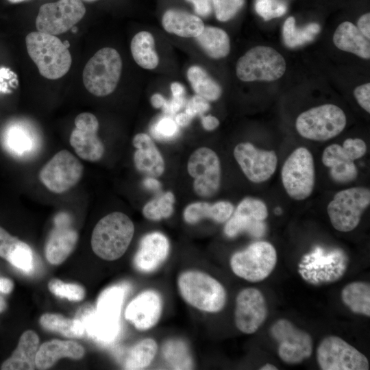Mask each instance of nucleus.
Wrapping results in <instances>:
<instances>
[{"label": "nucleus", "mask_w": 370, "mask_h": 370, "mask_svg": "<svg viewBox=\"0 0 370 370\" xmlns=\"http://www.w3.org/2000/svg\"><path fill=\"white\" fill-rule=\"evenodd\" d=\"M7 308V304L4 299L0 296V312H3Z\"/></svg>", "instance_id": "e2e57ef3"}, {"label": "nucleus", "mask_w": 370, "mask_h": 370, "mask_svg": "<svg viewBox=\"0 0 370 370\" xmlns=\"http://www.w3.org/2000/svg\"><path fill=\"white\" fill-rule=\"evenodd\" d=\"M276 262L277 253L274 247L267 241H257L234 253L230 259V267L237 276L257 282L271 273Z\"/></svg>", "instance_id": "6e6552de"}, {"label": "nucleus", "mask_w": 370, "mask_h": 370, "mask_svg": "<svg viewBox=\"0 0 370 370\" xmlns=\"http://www.w3.org/2000/svg\"><path fill=\"white\" fill-rule=\"evenodd\" d=\"M354 95L358 104L368 113L370 112V84L367 83L357 86Z\"/></svg>", "instance_id": "3c124183"}, {"label": "nucleus", "mask_w": 370, "mask_h": 370, "mask_svg": "<svg viewBox=\"0 0 370 370\" xmlns=\"http://www.w3.org/2000/svg\"><path fill=\"white\" fill-rule=\"evenodd\" d=\"M83 1H88V2H92V1H97V0H83Z\"/></svg>", "instance_id": "774afa93"}, {"label": "nucleus", "mask_w": 370, "mask_h": 370, "mask_svg": "<svg viewBox=\"0 0 370 370\" xmlns=\"http://www.w3.org/2000/svg\"><path fill=\"white\" fill-rule=\"evenodd\" d=\"M333 42L341 50L364 59L370 58L369 40L351 22L345 21L338 26L333 36Z\"/></svg>", "instance_id": "cd10ccee"}, {"label": "nucleus", "mask_w": 370, "mask_h": 370, "mask_svg": "<svg viewBox=\"0 0 370 370\" xmlns=\"http://www.w3.org/2000/svg\"><path fill=\"white\" fill-rule=\"evenodd\" d=\"M39 338L32 330H27L21 336L18 345L10 357L1 366L2 370H32L36 369V356Z\"/></svg>", "instance_id": "a878e982"}, {"label": "nucleus", "mask_w": 370, "mask_h": 370, "mask_svg": "<svg viewBox=\"0 0 370 370\" xmlns=\"http://www.w3.org/2000/svg\"><path fill=\"white\" fill-rule=\"evenodd\" d=\"M13 288L14 283L10 279L0 277V292L9 294Z\"/></svg>", "instance_id": "13d9d810"}, {"label": "nucleus", "mask_w": 370, "mask_h": 370, "mask_svg": "<svg viewBox=\"0 0 370 370\" xmlns=\"http://www.w3.org/2000/svg\"><path fill=\"white\" fill-rule=\"evenodd\" d=\"M125 293V289L121 286L104 290L98 297L95 311L108 319L119 321Z\"/></svg>", "instance_id": "c9c22d12"}, {"label": "nucleus", "mask_w": 370, "mask_h": 370, "mask_svg": "<svg viewBox=\"0 0 370 370\" xmlns=\"http://www.w3.org/2000/svg\"><path fill=\"white\" fill-rule=\"evenodd\" d=\"M317 360L323 370H368L367 358L336 336L324 338L317 349Z\"/></svg>", "instance_id": "9d476101"}, {"label": "nucleus", "mask_w": 370, "mask_h": 370, "mask_svg": "<svg viewBox=\"0 0 370 370\" xmlns=\"http://www.w3.org/2000/svg\"><path fill=\"white\" fill-rule=\"evenodd\" d=\"M64 45L68 48L70 46V44L68 40H65L63 42Z\"/></svg>", "instance_id": "69168bd1"}, {"label": "nucleus", "mask_w": 370, "mask_h": 370, "mask_svg": "<svg viewBox=\"0 0 370 370\" xmlns=\"http://www.w3.org/2000/svg\"><path fill=\"white\" fill-rule=\"evenodd\" d=\"M330 168V176L337 183H349L358 175V169L353 161L337 163Z\"/></svg>", "instance_id": "49530a36"}, {"label": "nucleus", "mask_w": 370, "mask_h": 370, "mask_svg": "<svg viewBox=\"0 0 370 370\" xmlns=\"http://www.w3.org/2000/svg\"><path fill=\"white\" fill-rule=\"evenodd\" d=\"M27 53L40 74L49 79H57L69 71L72 58L69 49L57 36L33 32L25 38Z\"/></svg>", "instance_id": "f03ea898"}, {"label": "nucleus", "mask_w": 370, "mask_h": 370, "mask_svg": "<svg viewBox=\"0 0 370 370\" xmlns=\"http://www.w3.org/2000/svg\"><path fill=\"white\" fill-rule=\"evenodd\" d=\"M84 354V348L75 341L51 340L42 343L38 348L36 356V367L41 370L47 369L62 358L78 360Z\"/></svg>", "instance_id": "393cba45"}, {"label": "nucleus", "mask_w": 370, "mask_h": 370, "mask_svg": "<svg viewBox=\"0 0 370 370\" xmlns=\"http://www.w3.org/2000/svg\"><path fill=\"white\" fill-rule=\"evenodd\" d=\"M193 119V117L184 112L177 114L175 116V121L178 126L186 127L190 124Z\"/></svg>", "instance_id": "052dcab7"}, {"label": "nucleus", "mask_w": 370, "mask_h": 370, "mask_svg": "<svg viewBox=\"0 0 370 370\" xmlns=\"http://www.w3.org/2000/svg\"><path fill=\"white\" fill-rule=\"evenodd\" d=\"M286 71L284 57L275 49L256 46L248 50L237 61L236 74L243 82H272Z\"/></svg>", "instance_id": "39448f33"}, {"label": "nucleus", "mask_w": 370, "mask_h": 370, "mask_svg": "<svg viewBox=\"0 0 370 370\" xmlns=\"http://www.w3.org/2000/svg\"><path fill=\"white\" fill-rule=\"evenodd\" d=\"M187 79L196 95L208 101H216L222 94V88L208 73L198 65H193L186 72Z\"/></svg>", "instance_id": "473e14b6"}, {"label": "nucleus", "mask_w": 370, "mask_h": 370, "mask_svg": "<svg viewBox=\"0 0 370 370\" xmlns=\"http://www.w3.org/2000/svg\"><path fill=\"white\" fill-rule=\"evenodd\" d=\"M267 314L266 300L258 289L247 288L238 293L236 299L234 321L241 332L254 333L264 322Z\"/></svg>", "instance_id": "a211bd4d"}, {"label": "nucleus", "mask_w": 370, "mask_h": 370, "mask_svg": "<svg viewBox=\"0 0 370 370\" xmlns=\"http://www.w3.org/2000/svg\"><path fill=\"white\" fill-rule=\"evenodd\" d=\"M157 343L152 338H145L132 347L124 362V369H143L151 362L157 352Z\"/></svg>", "instance_id": "4c0bfd02"}, {"label": "nucleus", "mask_w": 370, "mask_h": 370, "mask_svg": "<svg viewBox=\"0 0 370 370\" xmlns=\"http://www.w3.org/2000/svg\"><path fill=\"white\" fill-rule=\"evenodd\" d=\"M51 293L60 297H65L72 301H79L85 297V289L79 284L64 283L58 279H52L48 283Z\"/></svg>", "instance_id": "a19ab883"}, {"label": "nucleus", "mask_w": 370, "mask_h": 370, "mask_svg": "<svg viewBox=\"0 0 370 370\" xmlns=\"http://www.w3.org/2000/svg\"><path fill=\"white\" fill-rule=\"evenodd\" d=\"M132 144L136 149L134 162L136 169L147 177H160L164 171V161L151 138L138 133L134 136Z\"/></svg>", "instance_id": "b1692460"}, {"label": "nucleus", "mask_w": 370, "mask_h": 370, "mask_svg": "<svg viewBox=\"0 0 370 370\" xmlns=\"http://www.w3.org/2000/svg\"><path fill=\"white\" fill-rule=\"evenodd\" d=\"M195 38L205 53L212 59L225 58L230 53L229 36L219 27H204L201 33Z\"/></svg>", "instance_id": "7c9ffc66"}, {"label": "nucleus", "mask_w": 370, "mask_h": 370, "mask_svg": "<svg viewBox=\"0 0 370 370\" xmlns=\"http://www.w3.org/2000/svg\"><path fill=\"white\" fill-rule=\"evenodd\" d=\"M130 50L134 61L143 69L152 70L158 65L155 39L150 32L141 31L135 34L131 41Z\"/></svg>", "instance_id": "2f4dec72"}, {"label": "nucleus", "mask_w": 370, "mask_h": 370, "mask_svg": "<svg viewBox=\"0 0 370 370\" xmlns=\"http://www.w3.org/2000/svg\"><path fill=\"white\" fill-rule=\"evenodd\" d=\"M77 32V27L73 26V27H72V32H73V33H76Z\"/></svg>", "instance_id": "338daca9"}, {"label": "nucleus", "mask_w": 370, "mask_h": 370, "mask_svg": "<svg viewBox=\"0 0 370 370\" xmlns=\"http://www.w3.org/2000/svg\"><path fill=\"white\" fill-rule=\"evenodd\" d=\"M169 249V241L164 234L159 232L147 234L140 241L134 264L141 272L154 271L167 258Z\"/></svg>", "instance_id": "4be33fe9"}, {"label": "nucleus", "mask_w": 370, "mask_h": 370, "mask_svg": "<svg viewBox=\"0 0 370 370\" xmlns=\"http://www.w3.org/2000/svg\"><path fill=\"white\" fill-rule=\"evenodd\" d=\"M210 106L208 100L195 95L186 104L185 112L194 118L197 115L204 114L210 110Z\"/></svg>", "instance_id": "8fccbe9b"}, {"label": "nucleus", "mask_w": 370, "mask_h": 370, "mask_svg": "<svg viewBox=\"0 0 370 370\" xmlns=\"http://www.w3.org/2000/svg\"><path fill=\"white\" fill-rule=\"evenodd\" d=\"M267 217V207L262 201L246 197L238 204L233 215L227 221L224 232L230 238L242 232H247L256 238L262 237L267 230L264 221Z\"/></svg>", "instance_id": "2eb2a0df"}, {"label": "nucleus", "mask_w": 370, "mask_h": 370, "mask_svg": "<svg viewBox=\"0 0 370 370\" xmlns=\"http://www.w3.org/2000/svg\"><path fill=\"white\" fill-rule=\"evenodd\" d=\"M234 156L245 175L254 183L268 180L277 168L278 157L274 151L258 149L250 143L238 144Z\"/></svg>", "instance_id": "dca6fc26"}, {"label": "nucleus", "mask_w": 370, "mask_h": 370, "mask_svg": "<svg viewBox=\"0 0 370 370\" xmlns=\"http://www.w3.org/2000/svg\"><path fill=\"white\" fill-rule=\"evenodd\" d=\"M357 28L361 33L369 40L370 38V14L366 13L362 15L358 22Z\"/></svg>", "instance_id": "5fc2aeb1"}, {"label": "nucleus", "mask_w": 370, "mask_h": 370, "mask_svg": "<svg viewBox=\"0 0 370 370\" xmlns=\"http://www.w3.org/2000/svg\"><path fill=\"white\" fill-rule=\"evenodd\" d=\"M342 147L353 161L362 158L367 152L366 143L360 138H347Z\"/></svg>", "instance_id": "de8ad7c7"}, {"label": "nucleus", "mask_w": 370, "mask_h": 370, "mask_svg": "<svg viewBox=\"0 0 370 370\" xmlns=\"http://www.w3.org/2000/svg\"><path fill=\"white\" fill-rule=\"evenodd\" d=\"M164 358L174 369H190L193 360L186 344L182 340L172 339L162 347Z\"/></svg>", "instance_id": "58836bf2"}, {"label": "nucleus", "mask_w": 370, "mask_h": 370, "mask_svg": "<svg viewBox=\"0 0 370 370\" xmlns=\"http://www.w3.org/2000/svg\"><path fill=\"white\" fill-rule=\"evenodd\" d=\"M151 104L155 108L164 109L167 100L160 93H155L151 97Z\"/></svg>", "instance_id": "4d7b16f0"}, {"label": "nucleus", "mask_w": 370, "mask_h": 370, "mask_svg": "<svg viewBox=\"0 0 370 370\" xmlns=\"http://www.w3.org/2000/svg\"><path fill=\"white\" fill-rule=\"evenodd\" d=\"M177 286L182 298L192 306L208 312L221 310L226 301L222 284L208 274L198 271L182 273Z\"/></svg>", "instance_id": "7ed1b4c3"}, {"label": "nucleus", "mask_w": 370, "mask_h": 370, "mask_svg": "<svg viewBox=\"0 0 370 370\" xmlns=\"http://www.w3.org/2000/svg\"><path fill=\"white\" fill-rule=\"evenodd\" d=\"M69 143L76 154L82 159L89 162L99 160L104 154V145L97 136L99 121L90 112L79 114L74 121Z\"/></svg>", "instance_id": "f3484780"}, {"label": "nucleus", "mask_w": 370, "mask_h": 370, "mask_svg": "<svg viewBox=\"0 0 370 370\" xmlns=\"http://www.w3.org/2000/svg\"><path fill=\"white\" fill-rule=\"evenodd\" d=\"M123 62L119 52L112 47L97 51L87 62L82 79L85 88L97 97L111 94L119 82Z\"/></svg>", "instance_id": "20e7f679"}, {"label": "nucleus", "mask_w": 370, "mask_h": 370, "mask_svg": "<svg viewBox=\"0 0 370 370\" xmlns=\"http://www.w3.org/2000/svg\"><path fill=\"white\" fill-rule=\"evenodd\" d=\"M260 370H277L278 368L272 364L267 363L266 365L262 366L260 368Z\"/></svg>", "instance_id": "680f3d73"}, {"label": "nucleus", "mask_w": 370, "mask_h": 370, "mask_svg": "<svg viewBox=\"0 0 370 370\" xmlns=\"http://www.w3.org/2000/svg\"><path fill=\"white\" fill-rule=\"evenodd\" d=\"M13 73L8 68H0V93L8 92L12 86L14 79Z\"/></svg>", "instance_id": "603ef678"}, {"label": "nucleus", "mask_w": 370, "mask_h": 370, "mask_svg": "<svg viewBox=\"0 0 370 370\" xmlns=\"http://www.w3.org/2000/svg\"><path fill=\"white\" fill-rule=\"evenodd\" d=\"M143 186L147 189L153 191L158 190L161 187L160 182L157 180L156 177H147L145 178L143 181Z\"/></svg>", "instance_id": "bf43d9fd"}, {"label": "nucleus", "mask_w": 370, "mask_h": 370, "mask_svg": "<svg viewBox=\"0 0 370 370\" xmlns=\"http://www.w3.org/2000/svg\"><path fill=\"white\" fill-rule=\"evenodd\" d=\"M369 204L370 190L367 188L357 186L338 192L327 207L332 226L342 232L353 230Z\"/></svg>", "instance_id": "0eeeda50"}, {"label": "nucleus", "mask_w": 370, "mask_h": 370, "mask_svg": "<svg viewBox=\"0 0 370 370\" xmlns=\"http://www.w3.org/2000/svg\"><path fill=\"white\" fill-rule=\"evenodd\" d=\"M303 263L305 265L300 264V273L312 269L315 270L303 276L312 282H327L325 267L334 280L340 278L346 269L345 256L340 250H335L327 256H323L322 249L318 247L313 253L304 257Z\"/></svg>", "instance_id": "5701e85b"}, {"label": "nucleus", "mask_w": 370, "mask_h": 370, "mask_svg": "<svg viewBox=\"0 0 370 370\" xmlns=\"http://www.w3.org/2000/svg\"><path fill=\"white\" fill-rule=\"evenodd\" d=\"M151 132L156 139L169 140L177 136L179 128L172 118L164 116L158 119L151 126Z\"/></svg>", "instance_id": "c03bdc74"}, {"label": "nucleus", "mask_w": 370, "mask_h": 370, "mask_svg": "<svg viewBox=\"0 0 370 370\" xmlns=\"http://www.w3.org/2000/svg\"><path fill=\"white\" fill-rule=\"evenodd\" d=\"M283 186L290 197L304 200L312 193L314 166L310 151L304 147L295 149L284 162L281 172Z\"/></svg>", "instance_id": "1a4fd4ad"}, {"label": "nucleus", "mask_w": 370, "mask_h": 370, "mask_svg": "<svg viewBox=\"0 0 370 370\" xmlns=\"http://www.w3.org/2000/svg\"><path fill=\"white\" fill-rule=\"evenodd\" d=\"M1 142L12 156L29 158L36 154L41 146V138L35 127L26 121H13L5 125L1 133Z\"/></svg>", "instance_id": "6ab92c4d"}, {"label": "nucleus", "mask_w": 370, "mask_h": 370, "mask_svg": "<svg viewBox=\"0 0 370 370\" xmlns=\"http://www.w3.org/2000/svg\"><path fill=\"white\" fill-rule=\"evenodd\" d=\"M216 18L219 21L230 20L240 10L244 0H212Z\"/></svg>", "instance_id": "a18cd8bd"}, {"label": "nucleus", "mask_w": 370, "mask_h": 370, "mask_svg": "<svg viewBox=\"0 0 370 370\" xmlns=\"http://www.w3.org/2000/svg\"><path fill=\"white\" fill-rule=\"evenodd\" d=\"M234 210L232 204L227 201H220L213 204L194 202L185 208L183 217L184 221L189 224H195L204 219L223 223L232 215Z\"/></svg>", "instance_id": "c85d7f7f"}, {"label": "nucleus", "mask_w": 370, "mask_h": 370, "mask_svg": "<svg viewBox=\"0 0 370 370\" xmlns=\"http://www.w3.org/2000/svg\"><path fill=\"white\" fill-rule=\"evenodd\" d=\"M81 0H58L42 5L36 18L38 32L58 35L71 29L85 15Z\"/></svg>", "instance_id": "f8f14e48"}, {"label": "nucleus", "mask_w": 370, "mask_h": 370, "mask_svg": "<svg viewBox=\"0 0 370 370\" xmlns=\"http://www.w3.org/2000/svg\"><path fill=\"white\" fill-rule=\"evenodd\" d=\"M9 2L10 3H20V2H22L25 0H8Z\"/></svg>", "instance_id": "0e129e2a"}, {"label": "nucleus", "mask_w": 370, "mask_h": 370, "mask_svg": "<svg viewBox=\"0 0 370 370\" xmlns=\"http://www.w3.org/2000/svg\"><path fill=\"white\" fill-rule=\"evenodd\" d=\"M347 123L344 112L334 104H323L301 113L295 127L304 138L325 141L338 135Z\"/></svg>", "instance_id": "423d86ee"}, {"label": "nucleus", "mask_w": 370, "mask_h": 370, "mask_svg": "<svg viewBox=\"0 0 370 370\" xmlns=\"http://www.w3.org/2000/svg\"><path fill=\"white\" fill-rule=\"evenodd\" d=\"M174 204V195L172 192H166L148 201L143 208V214L151 221L167 219L173 213Z\"/></svg>", "instance_id": "ea45409f"}, {"label": "nucleus", "mask_w": 370, "mask_h": 370, "mask_svg": "<svg viewBox=\"0 0 370 370\" xmlns=\"http://www.w3.org/2000/svg\"><path fill=\"white\" fill-rule=\"evenodd\" d=\"M319 32L320 26L316 23H310L302 28H297L295 26V20L293 16H289L286 18L282 28L284 44L291 48L313 40Z\"/></svg>", "instance_id": "e433bc0d"}, {"label": "nucleus", "mask_w": 370, "mask_h": 370, "mask_svg": "<svg viewBox=\"0 0 370 370\" xmlns=\"http://www.w3.org/2000/svg\"><path fill=\"white\" fill-rule=\"evenodd\" d=\"M187 170L194 178L195 193L202 197L215 195L221 184V164L217 153L208 147H200L190 156Z\"/></svg>", "instance_id": "4468645a"}, {"label": "nucleus", "mask_w": 370, "mask_h": 370, "mask_svg": "<svg viewBox=\"0 0 370 370\" xmlns=\"http://www.w3.org/2000/svg\"><path fill=\"white\" fill-rule=\"evenodd\" d=\"M162 300L158 293L147 290L137 295L127 306L125 319L139 330H147L159 321Z\"/></svg>", "instance_id": "412c9836"}, {"label": "nucleus", "mask_w": 370, "mask_h": 370, "mask_svg": "<svg viewBox=\"0 0 370 370\" xmlns=\"http://www.w3.org/2000/svg\"><path fill=\"white\" fill-rule=\"evenodd\" d=\"M84 166L67 150L56 153L40 169L39 179L51 192L61 194L75 186L81 180Z\"/></svg>", "instance_id": "9b49d317"}, {"label": "nucleus", "mask_w": 370, "mask_h": 370, "mask_svg": "<svg viewBox=\"0 0 370 370\" xmlns=\"http://www.w3.org/2000/svg\"><path fill=\"white\" fill-rule=\"evenodd\" d=\"M54 221L55 227L47 239L45 254L49 263L58 265L62 263L74 250L78 234L71 227L68 214L60 213Z\"/></svg>", "instance_id": "aec40b11"}, {"label": "nucleus", "mask_w": 370, "mask_h": 370, "mask_svg": "<svg viewBox=\"0 0 370 370\" xmlns=\"http://www.w3.org/2000/svg\"><path fill=\"white\" fill-rule=\"evenodd\" d=\"M192 3L194 5L195 12L204 17L208 16L211 14L212 7L211 0H186Z\"/></svg>", "instance_id": "864d4df0"}, {"label": "nucleus", "mask_w": 370, "mask_h": 370, "mask_svg": "<svg viewBox=\"0 0 370 370\" xmlns=\"http://www.w3.org/2000/svg\"><path fill=\"white\" fill-rule=\"evenodd\" d=\"M270 334L278 343V355L284 362L299 364L311 356L313 345L311 336L288 320L276 321L270 328Z\"/></svg>", "instance_id": "ddd939ff"}, {"label": "nucleus", "mask_w": 370, "mask_h": 370, "mask_svg": "<svg viewBox=\"0 0 370 370\" xmlns=\"http://www.w3.org/2000/svg\"><path fill=\"white\" fill-rule=\"evenodd\" d=\"M134 233V225L127 215L114 212L101 219L91 236L94 253L106 260L121 258L127 249Z\"/></svg>", "instance_id": "f257e3e1"}, {"label": "nucleus", "mask_w": 370, "mask_h": 370, "mask_svg": "<svg viewBox=\"0 0 370 370\" xmlns=\"http://www.w3.org/2000/svg\"><path fill=\"white\" fill-rule=\"evenodd\" d=\"M79 319L84 323L86 334L93 340L108 343L113 341L119 332V321L108 319L99 314L95 310H84Z\"/></svg>", "instance_id": "c756f323"}, {"label": "nucleus", "mask_w": 370, "mask_h": 370, "mask_svg": "<svg viewBox=\"0 0 370 370\" xmlns=\"http://www.w3.org/2000/svg\"><path fill=\"white\" fill-rule=\"evenodd\" d=\"M20 241L17 237L12 236L0 227V257L7 260Z\"/></svg>", "instance_id": "09e8293b"}, {"label": "nucleus", "mask_w": 370, "mask_h": 370, "mask_svg": "<svg viewBox=\"0 0 370 370\" xmlns=\"http://www.w3.org/2000/svg\"><path fill=\"white\" fill-rule=\"evenodd\" d=\"M40 323L45 329L68 338H81L86 334L84 323L78 318L71 319L61 314L46 313L40 318Z\"/></svg>", "instance_id": "f704fd0d"}, {"label": "nucleus", "mask_w": 370, "mask_h": 370, "mask_svg": "<svg viewBox=\"0 0 370 370\" xmlns=\"http://www.w3.org/2000/svg\"><path fill=\"white\" fill-rule=\"evenodd\" d=\"M343 303L354 313L370 316V286L365 282H354L341 291Z\"/></svg>", "instance_id": "72a5a7b5"}, {"label": "nucleus", "mask_w": 370, "mask_h": 370, "mask_svg": "<svg viewBox=\"0 0 370 370\" xmlns=\"http://www.w3.org/2000/svg\"><path fill=\"white\" fill-rule=\"evenodd\" d=\"M255 9L258 14L269 21L284 15L287 6L282 0H256Z\"/></svg>", "instance_id": "37998d69"}, {"label": "nucleus", "mask_w": 370, "mask_h": 370, "mask_svg": "<svg viewBox=\"0 0 370 370\" xmlns=\"http://www.w3.org/2000/svg\"><path fill=\"white\" fill-rule=\"evenodd\" d=\"M201 123L202 127L207 131H212L219 125V119L210 114L202 116Z\"/></svg>", "instance_id": "6e6d98bb"}, {"label": "nucleus", "mask_w": 370, "mask_h": 370, "mask_svg": "<svg viewBox=\"0 0 370 370\" xmlns=\"http://www.w3.org/2000/svg\"><path fill=\"white\" fill-rule=\"evenodd\" d=\"M7 261L23 272L29 273L33 269L32 249L26 243L21 241Z\"/></svg>", "instance_id": "79ce46f5"}, {"label": "nucleus", "mask_w": 370, "mask_h": 370, "mask_svg": "<svg viewBox=\"0 0 370 370\" xmlns=\"http://www.w3.org/2000/svg\"><path fill=\"white\" fill-rule=\"evenodd\" d=\"M162 25L168 33L182 38H196L205 27L197 16L177 9L166 10L162 16Z\"/></svg>", "instance_id": "bb28decb"}]
</instances>
